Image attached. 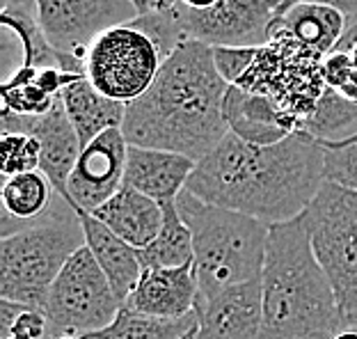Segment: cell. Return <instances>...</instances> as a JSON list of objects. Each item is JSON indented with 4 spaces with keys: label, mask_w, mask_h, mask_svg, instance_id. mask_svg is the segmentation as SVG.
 <instances>
[{
    "label": "cell",
    "mask_w": 357,
    "mask_h": 339,
    "mask_svg": "<svg viewBox=\"0 0 357 339\" xmlns=\"http://www.w3.org/2000/svg\"><path fill=\"white\" fill-rule=\"evenodd\" d=\"M323 183L326 149L310 133L298 131L268 147L227 133L195 165L185 190L208 204L280 225L303 216Z\"/></svg>",
    "instance_id": "cell-1"
},
{
    "label": "cell",
    "mask_w": 357,
    "mask_h": 339,
    "mask_svg": "<svg viewBox=\"0 0 357 339\" xmlns=\"http://www.w3.org/2000/svg\"><path fill=\"white\" fill-rule=\"evenodd\" d=\"M229 87L215 69L213 46L183 42L149 90L126 106L121 133L131 147L174 151L199 163L229 133L222 112Z\"/></svg>",
    "instance_id": "cell-2"
},
{
    "label": "cell",
    "mask_w": 357,
    "mask_h": 339,
    "mask_svg": "<svg viewBox=\"0 0 357 339\" xmlns=\"http://www.w3.org/2000/svg\"><path fill=\"white\" fill-rule=\"evenodd\" d=\"M261 301L259 339H330L342 330L335 292L314 255L303 216L271 225Z\"/></svg>",
    "instance_id": "cell-3"
},
{
    "label": "cell",
    "mask_w": 357,
    "mask_h": 339,
    "mask_svg": "<svg viewBox=\"0 0 357 339\" xmlns=\"http://www.w3.org/2000/svg\"><path fill=\"white\" fill-rule=\"evenodd\" d=\"M176 209L192 234L199 301L261 278L271 225L183 190Z\"/></svg>",
    "instance_id": "cell-4"
},
{
    "label": "cell",
    "mask_w": 357,
    "mask_h": 339,
    "mask_svg": "<svg viewBox=\"0 0 357 339\" xmlns=\"http://www.w3.org/2000/svg\"><path fill=\"white\" fill-rule=\"evenodd\" d=\"M85 248V232L74 204L64 202L46 223L0 241V296L3 301L46 308L55 278Z\"/></svg>",
    "instance_id": "cell-5"
},
{
    "label": "cell",
    "mask_w": 357,
    "mask_h": 339,
    "mask_svg": "<svg viewBox=\"0 0 357 339\" xmlns=\"http://www.w3.org/2000/svg\"><path fill=\"white\" fill-rule=\"evenodd\" d=\"M303 220L335 292L342 328H357V193L326 181Z\"/></svg>",
    "instance_id": "cell-6"
},
{
    "label": "cell",
    "mask_w": 357,
    "mask_h": 339,
    "mask_svg": "<svg viewBox=\"0 0 357 339\" xmlns=\"http://www.w3.org/2000/svg\"><path fill=\"white\" fill-rule=\"evenodd\" d=\"M236 87L264 94L305 124L326 92L323 58L287 32H271Z\"/></svg>",
    "instance_id": "cell-7"
},
{
    "label": "cell",
    "mask_w": 357,
    "mask_h": 339,
    "mask_svg": "<svg viewBox=\"0 0 357 339\" xmlns=\"http://www.w3.org/2000/svg\"><path fill=\"white\" fill-rule=\"evenodd\" d=\"M119 310L121 301L115 289L85 246L64 264L60 276L55 278L44 314L51 326V339H85L108 328Z\"/></svg>",
    "instance_id": "cell-8"
},
{
    "label": "cell",
    "mask_w": 357,
    "mask_h": 339,
    "mask_svg": "<svg viewBox=\"0 0 357 339\" xmlns=\"http://www.w3.org/2000/svg\"><path fill=\"white\" fill-rule=\"evenodd\" d=\"M163 62L153 39L131 21L110 28L92 44L85 78L101 94L128 106L153 85Z\"/></svg>",
    "instance_id": "cell-9"
},
{
    "label": "cell",
    "mask_w": 357,
    "mask_h": 339,
    "mask_svg": "<svg viewBox=\"0 0 357 339\" xmlns=\"http://www.w3.org/2000/svg\"><path fill=\"white\" fill-rule=\"evenodd\" d=\"M35 12L58 58L80 64L103 32L137 19L128 0H35Z\"/></svg>",
    "instance_id": "cell-10"
},
{
    "label": "cell",
    "mask_w": 357,
    "mask_h": 339,
    "mask_svg": "<svg viewBox=\"0 0 357 339\" xmlns=\"http://www.w3.org/2000/svg\"><path fill=\"white\" fill-rule=\"evenodd\" d=\"M280 0H220L211 10L174 5L176 23L188 42L208 46L261 48L278 14Z\"/></svg>",
    "instance_id": "cell-11"
},
{
    "label": "cell",
    "mask_w": 357,
    "mask_h": 339,
    "mask_svg": "<svg viewBox=\"0 0 357 339\" xmlns=\"http://www.w3.org/2000/svg\"><path fill=\"white\" fill-rule=\"evenodd\" d=\"M128 142L121 128H110L83 147L69 176L67 193L76 209L92 213L124 186Z\"/></svg>",
    "instance_id": "cell-12"
},
{
    "label": "cell",
    "mask_w": 357,
    "mask_h": 339,
    "mask_svg": "<svg viewBox=\"0 0 357 339\" xmlns=\"http://www.w3.org/2000/svg\"><path fill=\"white\" fill-rule=\"evenodd\" d=\"M3 131L35 135L42 144L39 170L48 176L53 188L69 202L67 183L83 147L64 112L62 99L44 115H14L10 110H3Z\"/></svg>",
    "instance_id": "cell-13"
},
{
    "label": "cell",
    "mask_w": 357,
    "mask_h": 339,
    "mask_svg": "<svg viewBox=\"0 0 357 339\" xmlns=\"http://www.w3.org/2000/svg\"><path fill=\"white\" fill-rule=\"evenodd\" d=\"M197 339H259L264 321L261 278L199 301Z\"/></svg>",
    "instance_id": "cell-14"
},
{
    "label": "cell",
    "mask_w": 357,
    "mask_h": 339,
    "mask_svg": "<svg viewBox=\"0 0 357 339\" xmlns=\"http://www.w3.org/2000/svg\"><path fill=\"white\" fill-rule=\"evenodd\" d=\"M124 305L160 319L188 317L199 305V280L195 264L178 269H144Z\"/></svg>",
    "instance_id": "cell-15"
},
{
    "label": "cell",
    "mask_w": 357,
    "mask_h": 339,
    "mask_svg": "<svg viewBox=\"0 0 357 339\" xmlns=\"http://www.w3.org/2000/svg\"><path fill=\"white\" fill-rule=\"evenodd\" d=\"M222 112L229 133L250 144H259V147L278 144L287 140L289 135L303 131V124L289 112H284L273 99L248 92L236 85L227 90Z\"/></svg>",
    "instance_id": "cell-16"
},
{
    "label": "cell",
    "mask_w": 357,
    "mask_h": 339,
    "mask_svg": "<svg viewBox=\"0 0 357 339\" xmlns=\"http://www.w3.org/2000/svg\"><path fill=\"white\" fill-rule=\"evenodd\" d=\"M195 160L174 151L144 149L128 144L124 183L140 190L142 195L158 202L160 206L172 204L188 186L195 172Z\"/></svg>",
    "instance_id": "cell-17"
},
{
    "label": "cell",
    "mask_w": 357,
    "mask_h": 339,
    "mask_svg": "<svg viewBox=\"0 0 357 339\" xmlns=\"http://www.w3.org/2000/svg\"><path fill=\"white\" fill-rule=\"evenodd\" d=\"M0 197H3V218H0L3 239L46 223L67 202L53 188L42 170L7 176Z\"/></svg>",
    "instance_id": "cell-18"
},
{
    "label": "cell",
    "mask_w": 357,
    "mask_h": 339,
    "mask_svg": "<svg viewBox=\"0 0 357 339\" xmlns=\"http://www.w3.org/2000/svg\"><path fill=\"white\" fill-rule=\"evenodd\" d=\"M92 216L131 248L142 250L158 236L165 211L158 202L124 183L103 206L92 211Z\"/></svg>",
    "instance_id": "cell-19"
},
{
    "label": "cell",
    "mask_w": 357,
    "mask_h": 339,
    "mask_svg": "<svg viewBox=\"0 0 357 339\" xmlns=\"http://www.w3.org/2000/svg\"><path fill=\"white\" fill-rule=\"evenodd\" d=\"M76 211L80 216V223H83L87 250L94 255L96 264L101 266L110 287L115 289L117 298L124 305L144 271L140 257H137V250L128 246L126 241H121L117 234H112L92 213L83 211V209H76Z\"/></svg>",
    "instance_id": "cell-20"
},
{
    "label": "cell",
    "mask_w": 357,
    "mask_h": 339,
    "mask_svg": "<svg viewBox=\"0 0 357 339\" xmlns=\"http://www.w3.org/2000/svg\"><path fill=\"white\" fill-rule=\"evenodd\" d=\"M64 112L80 140V147H87L94 138L110 128H121L126 117V103L101 94L85 76H78L60 94Z\"/></svg>",
    "instance_id": "cell-21"
},
{
    "label": "cell",
    "mask_w": 357,
    "mask_h": 339,
    "mask_svg": "<svg viewBox=\"0 0 357 339\" xmlns=\"http://www.w3.org/2000/svg\"><path fill=\"white\" fill-rule=\"evenodd\" d=\"M346 28L348 19L335 7L300 3L275 16L271 32H287V35L298 39L300 44L319 53L321 58H326L342 42Z\"/></svg>",
    "instance_id": "cell-22"
},
{
    "label": "cell",
    "mask_w": 357,
    "mask_h": 339,
    "mask_svg": "<svg viewBox=\"0 0 357 339\" xmlns=\"http://www.w3.org/2000/svg\"><path fill=\"white\" fill-rule=\"evenodd\" d=\"M165 218L158 236L147 248L137 250L142 269H178L188 266L195 259L192 250V234L190 227L183 223L181 213L176 209V202L163 206Z\"/></svg>",
    "instance_id": "cell-23"
},
{
    "label": "cell",
    "mask_w": 357,
    "mask_h": 339,
    "mask_svg": "<svg viewBox=\"0 0 357 339\" xmlns=\"http://www.w3.org/2000/svg\"><path fill=\"white\" fill-rule=\"evenodd\" d=\"M199 326L197 310L181 319H160L121 305L115 321L85 339H181Z\"/></svg>",
    "instance_id": "cell-24"
},
{
    "label": "cell",
    "mask_w": 357,
    "mask_h": 339,
    "mask_svg": "<svg viewBox=\"0 0 357 339\" xmlns=\"http://www.w3.org/2000/svg\"><path fill=\"white\" fill-rule=\"evenodd\" d=\"M303 131L319 142H342L357 133V103L326 87L319 106L303 124Z\"/></svg>",
    "instance_id": "cell-25"
},
{
    "label": "cell",
    "mask_w": 357,
    "mask_h": 339,
    "mask_svg": "<svg viewBox=\"0 0 357 339\" xmlns=\"http://www.w3.org/2000/svg\"><path fill=\"white\" fill-rule=\"evenodd\" d=\"M60 96L48 94L37 83V71L19 69L3 83V110H10L14 115H44L51 110Z\"/></svg>",
    "instance_id": "cell-26"
},
{
    "label": "cell",
    "mask_w": 357,
    "mask_h": 339,
    "mask_svg": "<svg viewBox=\"0 0 357 339\" xmlns=\"http://www.w3.org/2000/svg\"><path fill=\"white\" fill-rule=\"evenodd\" d=\"M0 326L3 339H51V326L42 310L0 301Z\"/></svg>",
    "instance_id": "cell-27"
},
{
    "label": "cell",
    "mask_w": 357,
    "mask_h": 339,
    "mask_svg": "<svg viewBox=\"0 0 357 339\" xmlns=\"http://www.w3.org/2000/svg\"><path fill=\"white\" fill-rule=\"evenodd\" d=\"M3 174L5 179L14 174L35 172L39 170V156H42V144L30 133H10L3 131Z\"/></svg>",
    "instance_id": "cell-28"
},
{
    "label": "cell",
    "mask_w": 357,
    "mask_h": 339,
    "mask_svg": "<svg viewBox=\"0 0 357 339\" xmlns=\"http://www.w3.org/2000/svg\"><path fill=\"white\" fill-rule=\"evenodd\" d=\"M326 149V181L357 193V142H321Z\"/></svg>",
    "instance_id": "cell-29"
},
{
    "label": "cell",
    "mask_w": 357,
    "mask_h": 339,
    "mask_svg": "<svg viewBox=\"0 0 357 339\" xmlns=\"http://www.w3.org/2000/svg\"><path fill=\"white\" fill-rule=\"evenodd\" d=\"M323 78H326V85L330 90L357 103V71L348 53L332 51L330 55H326L323 58Z\"/></svg>",
    "instance_id": "cell-30"
},
{
    "label": "cell",
    "mask_w": 357,
    "mask_h": 339,
    "mask_svg": "<svg viewBox=\"0 0 357 339\" xmlns=\"http://www.w3.org/2000/svg\"><path fill=\"white\" fill-rule=\"evenodd\" d=\"M259 48H236V46H218L213 48V62L218 74L225 78L227 85H238V80L255 64Z\"/></svg>",
    "instance_id": "cell-31"
},
{
    "label": "cell",
    "mask_w": 357,
    "mask_h": 339,
    "mask_svg": "<svg viewBox=\"0 0 357 339\" xmlns=\"http://www.w3.org/2000/svg\"><path fill=\"white\" fill-rule=\"evenodd\" d=\"M300 3H314V5H328V7H335V10L342 12L348 23L357 21V0H280V7H278V14H282L284 10L289 7L300 5ZM275 14V16H278Z\"/></svg>",
    "instance_id": "cell-32"
},
{
    "label": "cell",
    "mask_w": 357,
    "mask_h": 339,
    "mask_svg": "<svg viewBox=\"0 0 357 339\" xmlns=\"http://www.w3.org/2000/svg\"><path fill=\"white\" fill-rule=\"evenodd\" d=\"M133 7H135V12L137 16H147V14H160V12H169L165 10L163 5L158 3V0H128Z\"/></svg>",
    "instance_id": "cell-33"
},
{
    "label": "cell",
    "mask_w": 357,
    "mask_h": 339,
    "mask_svg": "<svg viewBox=\"0 0 357 339\" xmlns=\"http://www.w3.org/2000/svg\"><path fill=\"white\" fill-rule=\"evenodd\" d=\"M183 7H188V10H211L213 5H218L220 0H178Z\"/></svg>",
    "instance_id": "cell-34"
},
{
    "label": "cell",
    "mask_w": 357,
    "mask_h": 339,
    "mask_svg": "<svg viewBox=\"0 0 357 339\" xmlns=\"http://www.w3.org/2000/svg\"><path fill=\"white\" fill-rule=\"evenodd\" d=\"M330 339H357V328H342V330H337Z\"/></svg>",
    "instance_id": "cell-35"
},
{
    "label": "cell",
    "mask_w": 357,
    "mask_h": 339,
    "mask_svg": "<svg viewBox=\"0 0 357 339\" xmlns=\"http://www.w3.org/2000/svg\"><path fill=\"white\" fill-rule=\"evenodd\" d=\"M337 51H344V53H348V55H351V60H353V67H355V71H357V42L348 44V46H344V48H337Z\"/></svg>",
    "instance_id": "cell-36"
},
{
    "label": "cell",
    "mask_w": 357,
    "mask_h": 339,
    "mask_svg": "<svg viewBox=\"0 0 357 339\" xmlns=\"http://www.w3.org/2000/svg\"><path fill=\"white\" fill-rule=\"evenodd\" d=\"M158 3H160V5H163V7H165V10H172V7H174V5L178 3V0H158Z\"/></svg>",
    "instance_id": "cell-37"
},
{
    "label": "cell",
    "mask_w": 357,
    "mask_h": 339,
    "mask_svg": "<svg viewBox=\"0 0 357 339\" xmlns=\"http://www.w3.org/2000/svg\"><path fill=\"white\" fill-rule=\"evenodd\" d=\"M181 339H197V328H195V330H190V333L185 335V337H181Z\"/></svg>",
    "instance_id": "cell-38"
}]
</instances>
